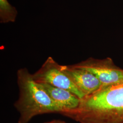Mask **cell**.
Masks as SVG:
<instances>
[{"label":"cell","mask_w":123,"mask_h":123,"mask_svg":"<svg viewBox=\"0 0 123 123\" xmlns=\"http://www.w3.org/2000/svg\"><path fill=\"white\" fill-rule=\"evenodd\" d=\"M73 66L91 72L99 80L102 86L123 82V69L116 66L110 57H89Z\"/></svg>","instance_id":"obj_4"},{"label":"cell","mask_w":123,"mask_h":123,"mask_svg":"<svg viewBox=\"0 0 123 123\" xmlns=\"http://www.w3.org/2000/svg\"><path fill=\"white\" fill-rule=\"evenodd\" d=\"M32 78L37 83H44L65 89L74 93L80 99L85 96L69 77L66 74L53 57H49L39 69L32 74Z\"/></svg>","instance_id":"obj_3"},{"label":"cell","mask_w":123,"mask_h":123,"mask_svg":"<svg viewBox=\"0 0 123 123\" xmlns=\"http://www.w3.org/2000/svg\"><path fill=\"white\" fill-rule=\"evenodd\" d=\"M61 114L79 123H123V82L102 86Z\"/></svg>","instance_id":"obj_1"},{"label":"cell","mask_w":123,"mask_h":123,"mask_svg":"<svg viewBox=\"0 0 123 123\" xmlns=\"http://www.w3.org/2000/svg\"><path fill=\"white\" fill-rule=\"evenodd\" d=\"M19 97L14 106L19 113L18 123H28L37 115L59 113L60 110L26 68L17 72Z\"/></svg>","instance_id":"obj_2"},{"label":"cell","mask_w":123,"mask_h":123,"mask_svg":"<svg viewBox=\"0 0 123 123\" xmlns=\"http://www.w3.org/2000/svg\"><path fill=\"white\" fill-rule=\"evenodd\" d=\"M18 12L15 7L10 4L8 0H0V22L7 23L15 22Z\"/></svg>","instance_id":"obj_7"},{"label":"cell","mask_w":123,"mask_h":123,"mask_svg":"<svg viewBox=\"0 0 123 123\" xmlns=\"http://www.w3.org/2000/svg\"><path fill=\"white\" fill-rule=\"evenodd\" d=\"M44 123H66L65 122L60 120H53L52 121L48 122H45Z\"/></svg>","instance_id":"obj_8"},{"label":"cell","mask_w":123,"mask_h":123,"mask_svg":"<svg viewBox=\"0 0 123 123\" xmlns=\"http://www.w3.org/2000/svg\"><path fill=\"white\" fill-rule=\"evenodd\" d=\"M43 87L60 110V114L73 110L79 105L80 98L74 93L62 88H57L50 84L38 83Z\"/></svg>","instance_id":"obj_6"},{"label":"cell","mask_w":123,"mask_h":123,"mask_svg":"<svg viewBox=\"0 0 123 123\" xmlns=\"http://www.w3.org/2000/svg\"><path fill=\"white\" fill-rule=\"evenodd\" d=\"M62 68L77 87L86 96L102 86L97 77L91 72L72 65H62Z\"/></svg>","instance_id":"obj_5"}]
</instances>
